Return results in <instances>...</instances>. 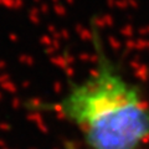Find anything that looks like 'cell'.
<instances>
[{"label": "cell", "mask_w": 149, "mask_h": 149, "mask_svg": "<svg viewBox=\"0 0 149 149\" xmlns=\"http://www.w3.org/2000/svg\"><path fill=\"white\" fill-rule=\"evenodd\" d=\"M95 67L72 82L56 101L30 104L67 120L81 132L88 149H139L149 143V102L107 54L97 27H92Z\"/></svg>", "instance_id": "1"}, {"label": "cell", "mask_w": 149, "mask_h": 149, "mask_svg": "<svg viewBox=\"0 0 149 149\" xmlns=\"http://www.w3.org/2000/svg\"><path fill=\"white\" fill-rule=\"evenodd\" d=\"M65 149H77V148L74 147L71 142H67L66 144H65Z\"/></svg>", "instance_id": "2"}]
</instances>
